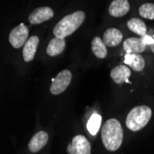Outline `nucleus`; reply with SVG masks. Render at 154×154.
I'll return each instance as SVG.
<instances>
[{"label": "nucleus", "instance_id": "1", "mask_svg": "<svg viewBox=\"0 0 154 154\" xmlns=\"http://www.w3.org/2000/svg\"><path fill=\"white\" fill-rule=\"evenodd\" d=\"M123 128L117 119L107 120L103 125L102 140L105 149L109 151L117 150L123 142Z\"/></svg>", "mask_w": 154, "mask_h": 154}, {"label": "nucleus", "instance_id": "2", "mask_svg": "<svg viewBox=\"0 0 154 154\" xmlns=\"http://www.w3.org/2000/svg\"><path fill=\"white\" fill-rule=\"evenodd\" d=\"M86 18L85 13L81 10L65 16L58 23L54 26L53 32L55 37L65 39L76 32Z\"/></svg>", "mask_w": 154, "mask_h": 154}, {"label": "nucleus", "instance_id": "3", "mask_svg": "<svg viewBox=\"0 0 154 154\" xmlns=\"http://www.w3.org/2000/svg\"><path fill=\"white\" fill-rule=\"evenodd\" d=\"M151 109L147 105L134 107L127 116L125 124L131 131H138L146 127L151 118Z\"/></svg>", "mask_w": 154, "mask_h": 154}, {"label": "nucleus", "instance_id": "4", "mask_svg": "<svg viewBox=\"0 0 154 154\" xmlns=\"http://www.w3.org/2000/svg\"><path fill=\"white\" fill-rule=\"evenodd\" d=\"M72 74L67 69H65V70L59 72L57 77L52 79V84L50 86L51 93L54 95H58L64 92L67 89L69 84H70Z\"/></svg>", "mask_w": 154, "mask_h": 154}, {"label": "nucleus", "instance_id": "5", "mask_svg": "<svg viewBox=\"0 0 154 154\" xmlns=\"http://www.w3.org/2000/svg\"><path fill=\"white\" fill-rule=\"evenodd\" d=\"M28 37H29V30H28L27 26H25V24L20 23L14 29H12L9 33L8 41L12 47L18 49L25 45Z\"/></svg>", "mask_w": 154, "mask_h": 154}, {"label": "nucleus", "instance_id": "6", "mask_svg": "<svg viewBox=\"0 0 154 154\" xmlns=\"http://www.w3.org/2000/svg\"><path fill=\"white\" fill-rule=\"evenodd\" d=\"M67 152L68 154H91V147L85 137L77 135L67 146Z\"/></svg>", "mask_w": 154, "mask_h": 154}, {"label": "nucleus", "instance_id": "7", "mask_svg": "<svg viewBox=\"0 0 154 154\" xmlns=\"http://www.w3.org/2000/svg\"><path fill=\"white\" fill-rule=\"evenodd\" d=\"M54 17V11L49 7H40L35 8L29 16V21L32 24H40L49 20Z\"/></svg>", "mask_w": 154, "mask_h": 154}, {"label": "nucleus", "instance_id": "8", "mask_svg": "<svg viewBox=\"0 0 154 154\" xmlns=\"http://www.w3.org/2000/svg\"><path fill=\"white\" fill-rule=\"evenodd\" d=\"M110 76L116 84H121L127 82L131 83L129 81V78L131 76V70L130 68L128 67L125 65H119L116 67H114L111 70Z\"/></svg>", "mask_w": 154, "mask_h": 154}, {"label": "nucleus", "instance_id": "9", "mask_svg": "<svg viewBox=\"0 0 154 154\" xmlns=\"http://www.w3.org/2000/svg\"><path fill=\"white\" fill-rule=\"evenodd\" d=\"M123 47L127 54H140L146 50L147 45L142 42L141 38L131 37L124 41Z\"/></svg>", "mask_w": 154, "mask_h": 154}, {"label": "nucleus", "instance_id": "10", "mask_svg": "<svg viewBox=\"0 0 154 154\" xmlns=\"http://www.w3.org/2000/svg\"><path fill=\"white\" fill-rule=\"evenodd\" d=\"M130 9V4L128 0H114L110 4L109 14L112 17L120 18L125 16Z\"/></svg>", "mask_w": 154, "mask_h": 154}, {"label": "nucleus", "instance_id": "11", "mask_svg": "<svg viewBox=\"0 0 154 154\" xmlns=\"http://www.w3.org/2000/svg\"><path fill=\"white\" fill-rule=\"evenodd\" d=\"M123 40V33L116 28H109L103 36V41L106 46L115 47L117 46Z\"/></svg>", "mask_w": 154, "mask_h": 154}, {"label": "nucleus", "instance_id": "12", "mask_svg": "<svg viewBox=\"0 0 154 154\" xmlns=\"http://www.w3.org/2000/svg\"><path fill=\"white\" fill-rule=\"evenodd\" d=\"M39 45V37L36 35L31 36L29 40H27L25 45H23L22 55L25 62H30L34 58L36 50Z\"/></svg>", "mask_w": 154, "mask_h": 154}, {"label": "nucleus", "instance_id": "13", "mask_svg": "<svg viewBox=\"0 0 154 154\" xmlns=\"http://www.w3.org/2000/svg\"><path fill=\"white\" fill-rule=\"evenodd\" d=\"M47 141L48 134L45 131H39L32 137L29 144H28V148L32 152H38L45 146Z\"/></svg>", "mask_w": 154, "mask_h": 154}, {"label": "nucleus", "instance_id": "14", "mask_svg": "<svg viewBox=\"0 0 154 154\" xmlns=\"http://www.w3.org/2000/svg\"><path fill=\"white\" fill-rule=\"evenodd\" d=\"M124 63L135 71H141L145 67V60L140 54H127Z\"/></svg>", "mask_w": 154, "mask_h": 154}, {"label": "nucleus", "instance_id": "15", "mask_svg": "<svg viewBox=\"0 0 154 154\" xmlns=\"http://www.w3.org/2000/svg\"><path fill=\"white\" fill-rule=\"evenodd\" d=\"M66 48V41L65 39L54 37L53 38L48 44L46 48V53L50 57H55L63 53Z\"/></svg>", "mask_w": 154, "mask_h": 154}, {"label": "nucleus", "instance_id": "16", "mask_svg": "<svg viewBox=\"0 0 154 154\" xmlns=\"http://www.w3.org/2000/svg\"><path fill=\"white\" fill-rule=\"evenodd\" d=\"M91 50L98 58L103 59L107 55V48L105 44L103 43V39L100 37H94L91 42Z\"/></svg>", "mask_w": 154, "mask_h": 154}, {"label": "nucleus", "instance_id": "17", "mask_svg": "<svg viewBox=\"0 0 154 154\" xmlns=\"http://www.w3.org/2000/svg\"><path fill=\"white\" fill-rule=\"evenodd\" d=\"M128 29L131 32H133L134 33L139 35L140 37H142L145 34H147L146 24L144 23L143 20H139V19L133 18V19L129 20L128 21Z\"/></svg>", "mask_w": 154, "mask_h": 154}, {"label": "nucleus", "instance_id": "18", "mask_svg": "<svg viewBox=\"0 0 154 154\" xmlns=\"http://www.w3.org/2000/svg\"><path fill=\"white\" fill-rule=\"evenodd\" d=\"M101 123H102V116L99 114L95 113L91 116L87 124V128L91 136H96V134L100 129Z\"/></svg>", "mask_w": 154, "mask_h": 154}, {"label": "nucleus", "instance_id": "19", "mask_svg": "<svg viewBox=\"0 0 154 154\" xmlns=\"http://www.w3.org/2000/svg\"><path fill=\"white\" fill-rule=\"evenodd\" d=\"M139 15L144 19L154 20V4L153 3H145L142 4L138 8Z\"/></svg>", "mask_w": 154, "mask_h": 154}, {"label": "nucleus", "instance_id": "20", "mask_svg": "<svg viewBox=\"0 0 154 154\" xmlns=\"http://www.w3.org/2000/svg\"><path fill=\"white\" fill-rule=\"evenodd\" d=\"M140 38H141L142 42H143V43H144L146 45H152L154 44V39H153L152 37L147 35V34H145L144 36H142V37H140Z\"/></svg>", "mask_w": 154, "mask_h": 154}, {"label": "nucleus", "instance_id": "21", "mask_svg": "<svg viewBox=\"0 0 154 154\" xmlns=\"http://www.w3.org/2000/svg\"><path fill=\"white\" fill-rule=\"evenodd\" d=\"M150 50L154 53V44H153L152 45H150Z\"/></svg>", "mask_w": 154, "mask_h": 154}]
</instances>
